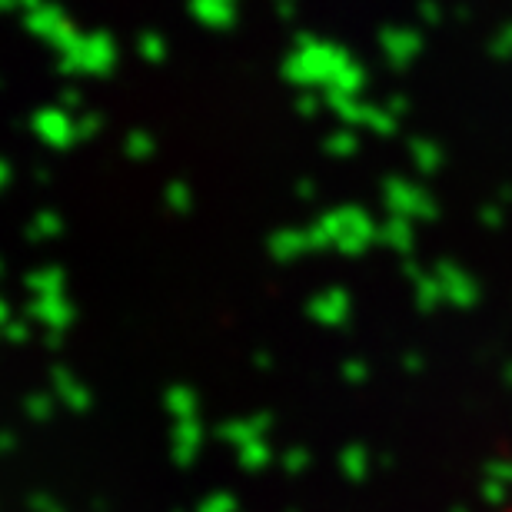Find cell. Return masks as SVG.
<instances>
[{
    "label": "cell",
    "instance_id": "cell-1",
    "mask_svg": "<svg viewBox=\"0 0 512 512\" xmlns=\"http://www.w3.org/2000/svg\"><path fill=\"white\" fill-rule=\"evenodd\" d=\"M506 512H512V506H509V509H506Z\"/></svg>",
    "mask_w": 512,
    "mask_h": 512
}]
</instances>
